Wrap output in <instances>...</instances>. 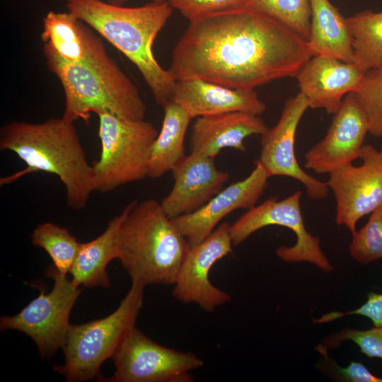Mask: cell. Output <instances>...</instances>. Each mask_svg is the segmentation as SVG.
<instances>
[{
  "label": "cell",
  "mask_w": 382,
  "mask_h": 382,
  "mask_svg": "<svg viewBox=\"0 0 382 382\" xmlns=\"http://www.w3.org/2000/svg\"><path fill=\"white\" fill-rule=\"evenodd\" d=\"M0 149L15 153L27 166L19 173L1 180L8 183L30 173L57 175L66 190L70 209H83L93 190V168L89 164L74 122L51 117L39 123L12 121L0 129Z\"/></svg>",
  "instance_id": "obj_2"
},
{
  "label": "cell",
  "mask_w": 382,
  "mask_h": 382,
  "mask_svg": "<svg viewBox=\"0 0 382 382\" xmlns=\"http://www.w3.org/2000/svg\"><path fill=\"white\" fill-rule=\"evenodd\" d=\"M126 212L127 207L109 221L106 229L100 236L91 241L81 243L69 272L75 286H110L106 267L111 260L118 259L119 231Z\"/></svg>",
  "instance_id": "obj_20"
},
{
  "label": "cell",
  "mask_w": 382,
  "mask_h": 382,
  "mask_svg": "<svg viewBox=\"0 0 382 382\" xmlns=\"http://www.w3.org/2000/svg\"><path fill=\"white\" fill-rule=\"evenodd\" d=\"M119 231V256L132 282L173 285L190 246L163 211L149 199L127 206Z\"/></svg>",
  "instance_id": "obj_5"
},
{
  "label": "cell",
  "mask_w": 382,
  "mask_h": 382,
  "mask_svg": "<svg viewBox=\"0 0 382 382\" xmlns=\"http://www.w3.org/2000/svg\"><path fill=\"white\" fill-rule=\"evenodd\" d=\"M248 0H166L190 21L216 13L244 8Z\"/></svg>",
  "instance_id": "obj_30"
},
{
  "label": "cell",
  "mask_w": 382,
  "mask_h": 382,
  "mask_svg": "<svg viewBox=\"0 0 382 382\" xmlns=\"http://www.w3.org/2000/svg\"><path fill=\"white\" fill-rule=\"evenodd\" d=\"M268 178L262 165L257 160L248 177L220 190L196 211L172 221L190 246H195L203 241L230 213L255 207L267 186Z\"/></svg>",
  "instance_id": "obj_15"
},
{
  "label": "cell",
  "mask_w": 382,
  "mask_h": 382,
  "mask_svg": "<svg viewBox=\"0 0 382 382\" xmlns=\"http://www.w3.org/2000/svg\"><path fill=\"white\" fill-rule=\"evenodd\" d=\"M365 72L354 62L315 55L296 78L299 92L307 99L309 108L335 114L345 96L357 89Z\"/></svg>",
  "instance_id": "obj_16"
},
{
  "label": "cell",
  "mask_w": 382,
  "mask_h": 382,
  "mask_svg": "<svg viewBox=\"0 0 382 382\" xmlns=\"http://www.w3.org/2000/svg\"><path fill=\"white\" fill-rule=\"evenodd\" d=\"M361 166L331 173L326 182L336 200L335 221L355 232L358 221L382 204V153L371 145L362 149Z\"/></svg>",
  "instance_id": "obj_11"
},
{
  "label": "cell",
  "mask_w": 382,
  "mask_h": 382,
  "mask_svg": "<svg viewBox=\"0 0 382 382\" xmlns=\"http://www.w3.org/2000/svg\"><path fill=\"white\" fill-rule=\"evenodd\" d=\"M98 116L101 152L92 165L94 191L106 193L148 177L150 151L158 134L154 125L108 113Z\"/></svg>",
  "instance_id": "obj_7"
},
{
  "label": "cell",
  "mask_w": 382,
  "mask_h": 382,
  "mask_svg": "<svg viewBox=\"0 0 382 382\" xmlns=\"http://www.w3.org/2000/svg\"><path fill=\"white\" fill-rule=\"evenodd\" d=\"M171 100L191 119L235 111L260 115L266 110L254 90L231 88L198 78L175 81Z\"/></svg>",
  "instance_id": "obj_18"
},
{
  "label": "cell",
  "mask_w": 382,
  "mask_h": 382,
  "mask_svg": "<svg viewBox=\"0 0 382 382\" xmlns=\"http://www.w3.org/2000/svg\"><path fill=\"white\" fill-rule=\"evenodd\" d=\"M214 159L190 152L173 168V186L161 202L170 219L196 211L221 190L229 174Z\"/></svg>",
  "instance_id": "obj_17"
},
{
  "label": "cell",
  "mask_w": 382,
  "mask_h": 382,
  "mask_svg": "<svg viewBox=\"0 0 382 382\" xmlns=\"http://www.w3.org/2000/svg\"><path fill=\"white\" fill-rule=\"evenodd\" d=\"M311 57L308 42L289 28L241 8L190 21L168 71L175 81L198 78L254 90L276 79L296 78Z\"/></svg>",
  "instance_id": "obj_1"
},
{
  "label": "cell",
  "mask_w": 382,
  "mask_h": 382,
  "mask_svg": "<svg viewBox=\"0 0 382 382\" xmlns=\"http://www.w3.org/2000/svg\"><path fill=\"white\" fill-rule=\"evenodd\" d=\"M31 242L46 251L62 275L69 273L81 244L68 229L52 222L38 225L32 233Z\"/></svg>",
  "instance_id": "obj_25"
},
{
  "label": "cell",
  "mask_w": 382,
  "mask_h": 382,
  "mask_svg": "<svg viewBox=\"0 0 382 382\" xmlns=\"http://www.w3.org/2000/svg\"><path fill=\"white\" fill-rule=\"evenodd\" d=\"M311 19L308 42L312 56L325 55L353 62L352 40L345 18L330 0H310Z\"/></svg>",
  "instance_id": "obj_21"
},
{
  "label": "cell",
  "mask_w": 382,
  "mask_h": 382,
  "mask_svg": "<svg viewBox=\"0 0 382 382\" xmlns=\"http://www.w3.org/2000/svg\"><path fill=\"white\" fill-rule=\"evenodd\" d=\"M325 136L305 154L304 166L318 174L333 171L361 158L369 125L353 93L345 96Z\"/></svg>",
  "instance_id": "obj_14"
},
{
  "label": "cell",
  "mask_w": 382,
  "mask_h": 382,
  "mask_svg": "<svg viewBox=\"0 0 382 382\" xmlns=\"http://www.w3.org/2000/svg\"><path fill=\"white\" fill-rule=\"evenodd\" d=\"M244 8L273 18L308 42L310 0H248Z\"/></svg>",
  "instance_id": "obj_26"
},
{
  "label": "cell",
  "mask_w": 382,
  "mask_h": 382,
  "mask_svg": "<svg viewBox=\"0 0 382 382\" xmlns=\"http://www.w3.org/2000/svg\"><path fill=\"white\" fill-rule=\"evenodd\" d=\"M77 19L95 30L138 69L156 101L163 107L171 100L175 81L154 56V40L173 13L167 2L122 7L100 0H66Z\"/></svg>",
  "instance_id": "obj_4"
},
{
  "label": "cell",
  "mask_w": 382,
  "mask_h": 382,
  "mask_svg": "<svg viewBox=\"0 0 382 382\" xmlns=\"http://www.w3.org/2000/svg\"><path fill=\"white\" fill-rule=\"evenodd\" d=\"M43 52L49 71L62 86L64 120L88 123L92 112L132 120L144 118L146 105L139 90L93 33L88 57L83 63L62 59L46 44Z\"/></svg>",
  "instance_id": "obj_3"
},
{
  "label": "cell",
  "mask_w": 382,
  "mask_h": 382,
  "mask_svg": "<svg viewBox=\"0 0 382 382\" xmlns=\"http://www.w3.org/2000/svg\"><path fill=\"white\" fill-rule=\"evenodd\" d=\"M380 151H381V152L382 153V146H381V150H380Z\"/></svg>",
  "instance_id": "obj_34"
},
{
  "label": "cell",
  "mask_w": 382,
  "mask_h": 382,
  "mask_svg": "<svg viewBox=\"0 0 382 382\" xmlns=\"http://www.w3.org/2000/svg\"><path fill=\"white\" fill-rule=\"evenodd\" d=\"M347 340L355 343L367 357L382 359V326L367 330L345 328L328 336L318 347L325 349L334 348Z\"/></svg>",
  "instance_id": "obj_29"
},
{
  "label": "cell",
  "mask_w": 382,
  "mask_h": 382,
  "mask_svg": "<svg viewBox=\"0 0 382 382\" xmlns=\"http://www.w3.org/2000/svg\"><path fill=\"white\" fill-rule=\"evenodd\" d=\"M114 382H192L190 372L203 366L195 354L159 345L134 327L112 357Z\"/></svg>",
  "instance_id": "obj_10"
},
{
  "label": "cell",
  "mask_w": 382,
  "mask_h": 382,
  "mask_svg": "<svg viewBox=\"0 0 382 382\" xmlns=\"http://www.w3.org/2000/svg\"><path fill=\"white\" fill-rule=\"evenodd\" d=\"M92 34L69 11H50L43 18L42 40L69 62L83 63L87 59Z\"/></svg>",
  "instance_id": "obj_23"
},
{
  "label": "cell",
  "mask_w": 382,
  "mask_h": 382,
  "mask_svg": "<svg viewBox=\"0 0 382 382\" xmlns=\"http://www.w3.org/2000/svg\"><path fill=\"white\" fill-rule=\"evenodd\" d=\"M47 276L53 279L49 294L41 290L18 314L1 316V330H15L28 335L36 344L42 358L53 356L63 348L71 325L69 316L81 289L66 275L49 267Z\"/></svg>",
  "instance_id": "obj_8"
},
{
  "label": "cell",
  "mask_w": 382,
  "mask_h": 382,
  "mask_svg": "<svg viewBox=\"0 0 382 382\" xmlns=\"http://www.w3.org/2000/svg\"><path fill=\"white\" fill-rule=\"evenodd\" d=\"M267 129L260 115L241 111L198 117L192 125L190 149L192 153L212 158L224 148L244 152L246 137L262 135Z\"/></svg>",
  "instance_id": "obj_19"
},
{
  "label": "cell",
  "mask_w": 382,
  "mask_h": 382,
  "mask_svg": "<svg viewBox=\"0 0 382 382\" xmlns=\"http://www.w3.org/2000/svg\"><path fill=\"white\" fill-rule=\"evenodd\" d=\"M301 191H296L282 200L270 197L248 209L230 224L233 245H238L262 228L284 226L295 233L296 241L292 246H279L276 249L278 257L287 262H308L326 273L332 272L334 267L320 248V238L306 228L301 209Z\"/></svg>",
  "instance_id": "obj_9"
},
{
  "label": "cell",
  "mask_w": 382,
  "mask_h": 382,
  "mask_svg": "<svg viewBox=\"0 0 382 382\" xmlns=\"http://www.w3.org/2000/svg\"><path fill=\"white\" fill-rule=\"evenodd\" d=\"M163 108L162 127L152 144L149 158L148 177L151 178H158L171 171L186 156L185 137L191 118L172 100Z\"/></svg>",
  "instance_id": "obj_22"
},
{
  "label": "cell",
  "mask_w": 382,
  "mask_h": 382,
  "mask_svg": "<svg viewBox=\"0 0 382 382\" xmlns=\"http://www.w3.org/2000/svg\"><path fill=\"white\" fill-rule=\"evenodd\" d=\"M316 349L329 362L335 375L342 381L349 382H382V377L374 375L363 363L352 361L347 366L342 367L335 361L329 359L326 349L320 347H316Z\"/></svg>",
  "instance_id": "obj_32"
},
{
  "label": "cell",
  "mask_w": 382,
  "mask_h": 382,
  "mask_svg": "<svg viewBox=\"0 0 382 382\" xmlns=\"http://www.w3.org/2000/svg\"><path fill=\"white\" fill-rule=\"evenodd\" d=\"M308 108V100L301 92L286 100L277 123L261 135L258 161L269 178L281 175L294 178L303 184L308 198L321 200L330 190L327 183L305 172L295 154L297 127Z\"/></svg>",
  "instance_id": "obj_12"
},
{
  "label": "cell",
  "mask_w": 382,
  "mask_h": 382,
  "mask_svg": "<svg viewBox=\"0 0 382 382\" xmlns=\"http://www.w3.org/2000/svg\"><path fill=\"white\" fill-rule=\"evenodd\" d=\"M228 222L221 224L203 241L190 248L179 270L173 296L183 303H195L206 312L231 301V295L216 287L209 273L216 262L232 252Z\"/></svg>",
  "instance_id": "obj_13"
},
{
  "label": "cell",
  "mask_w": 382,
  "mask_h": 382,
  "mask_svg": "<svg viewBox=\"0 0 382 382\" xmlns=\"http://www.w3.org/2000/svg\"><path fill=\"white\" fill-rule=\"evenodd\" d=\"M145 286L132 282L118 308L103 318L70 326L64 347L65 362L54 366L67 381H88L99 375L101 364L112 357L135 327Z\"/></svg>",
  "instance_id": "obj_6"
},
{
  "label": "cell",
  "mask_w": 382,
  "mask_h": 382,
  "mask_svg": "<svg viewBox=\"0 0 382 382\" xmlns=\"http://www.w3.org/2000/svg\"><path fill=\"white\" fill-rule=\"evenodd\" d=\"M352 235L349 252L356 262L369 265L382 259V204L371 213L366 224Z\"/></svg>",
  "instance_id": "obj_28"
},
{
  "label": "cell",
  "mask_w": 382,
  "mask_h": 382,
  "mask_svg": "<svg viewBox=\"0 0 382 382\" xmlns=\"http://www.w3.org/2000/svg\"><path fill=\"white\" fill-rule=\"evenodd\" d=\"M353 93L367 120L369 133L382 137V70L366 71Z\"/></svg>",
  "instance_id": "obj_27"
},
{
  "label": "cell",
  "mask_w": 382,
  "mask_h": 382,
  "mask_svg": "<svg viewBox=\"0 0 382 382\" xmlns=\"http://www.w3.org/2000/svg\"><path fill=\"white\" fill-rule=\"evenodd\" d=\"M53 1H58V0H53ZM65 1H66V0H65ZM151 1H152L153 2H157V3L166 1V0H151Z\"/></svg>",
  "instance_id": "obj_33"
},
{
  "label": "cell",
  "mask_w": 382,
  "mask_h": 382,
  "mask_svg": "<svg viewBox=\"0 0 382 382\" xmlns=\"http://www.w3.org/2000/svg\"><path fill=\"white\" fill-rule=\"evenodd\" d=\"M345 20L352 40L353 62L365 71L382 70V11L365 10Z\"/></svg>",
  "instance_id": "obj_24"
},
{
  "label": "cell",
  "mask_w": 382,
  "mask_h": 382,
  "mask_svg": "<svg viewBox=\"0 0 382 382\" xmlns=\"http://www.w3.org/2000/svg\"><path fill=\"white\" fill-rule=\"evenodd\" d=\"M352 315L366 317L371 320L374 326H382V293L370 291L367 294L366 301L357 308L345 312L331 311L313 319V323H326Z\"/></svg>",
  "instance_id": "obj_31"
}]
</instances>
